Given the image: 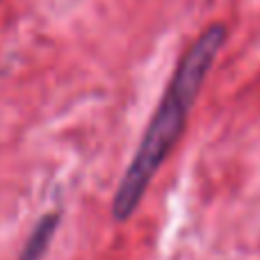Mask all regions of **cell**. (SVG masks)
Masks as SVG:
<instances>
[{
    "mask_svg": "<svg viewBox=\"0 0 260 260\" xmlns=\"http://www.w3.org/2000/svg\"><path fill=\"white\" fill-rule=\"evenodd\" d=\"M57 226H59V212H48V215L41 217L35 224V229H32L30 238L25 240L16 260H44L55 233H57Z\"/></svg>",
    "mask_w": 260,
    "mask_h": 260,
    "instance_id": "7a4b0ae2",
    "label": "cell"
},
{
    "mask_svg": "<svg viewBox=\"0 0 260 260\" xmlns=\"http://www.w3.org/2000/svg\"><path fill=\"white\" fill-rule=\"evenodd\" d=\"M224 41L226 27L221 23H212L185 50L183 59L176 67L165 96H162L157 110L153 112L151 121L144 130L142 142H139L137 151H135L126 174L117 187L112 201L114 221H128L139 208L153 176L160 171V167L169 157L171 148L176 146V142L183 135L187 117L199 99V91H201L210 69L215 67V59Z\"/></svg>",
    "mask_w": 260,
    "mask_h": 260,
    "instance_id": "6da1fadb",
    "label": "cell"
}]
</instances>
